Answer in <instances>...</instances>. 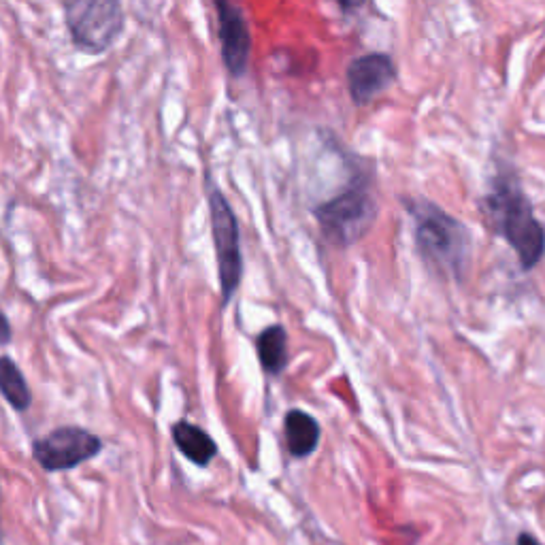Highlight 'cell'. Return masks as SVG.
Masks as SVG:
<instances>
[{
    "mask_svg": "<svg viewBox=\"0 0 545 545\" xmlns=\"http://www.w3.org/2000/svg\"><path fill=\"white\" fill-rule=\"evenodd\" d=\"M103 439L79 426H60L32 443V456L47 473L71 471L103 452Z\"/></svg>",
    "mask_w": 545,
    "mask_h": 545,
    "instance_id": "obj_6",
    "label": "cell"
},
{
    "mask_svg": "<svg viewBox=\"0 0 545 545\" xmlns=\"http://www.w3.org/2000/svg\"><path fill=\"white\" fill-rule=\"evenodd\" d=\"M207 207L213 252H216L218 282L222 294V307L235 299L243 279V247H241V228L233 205L228 203L226 194L213 184L207 175Z\"/></svg>",
    "mask_w": 545,
    "mask_h": 545,
    "instance_id": "obj_4",
    "label": "cell"
},
{
    "mask_svg": "<svg viewBox=\"0 0 545 545\" xmlns=\"http://www.w3.org/2000/svg\"><path fill=\"white\" fill-rule=\"evenodd\" d=\"M256 352L264 373L282 375L288 367V333L282 324H271L256 337Z\"/></svg>",
    "mask_w": 545,
    "mask_h": 545,
    "instance_id": "obj_11",
    "label": "cell"
},
{
    "mask_svg": "<svg viewBox=\"0 0 545 545\" xmlns=\"http://www.w3.org/2000/svg\"><path fill=\"white\" fill-rule=\"evenodd\" d=\"M218 20L220 56L230 77H243L252 56V30L245 20V13L235 0H213Z\"/></svg>",
    "mask_w": 545,
    "mask_h": 545,
    "instance_id": "obj_7",
    "label": "cell"
},
{
    "mask_svg": "<svg viewBox=\"0 0 545 545\" xmlns=\"http://www.w3.org/2000/svg\"><path fill=\"white\" fill-rule=\"evenodd\" d=\"M64 22L75 49L103 56L124 32L122 0H64Z\"/></svg>",
    "mask_w": 545,
    "mask_h": 545,
    "instance_id": "obj_5",
    "label": "cell"
},
{
    "mask_svg": "<svg viewBox=\"0 0 545 545\" xmlns=\"http://www.w3.org/2000/svg\"><path fill=\"white\" fill-rule=\"evenodd\" d=\"M518 545H541V543H539L535 537H531V535H526V533H524V535L518 537Z\"/></svg>",
    "mask_w": 545,
    "mask_h": 545,
    "instance_id": "obj_14",
    "label": "cell"
},
{
    "mask_svg": "<svg viewBox=\"0 0 545 545\" xmlns=\"http://www.w3.org/2000/svg\"><path fill=\"white\" fill-rule=\"evenodd\" d=\"M286 448L294 458H307L318 450L322 428L307 411L290 409L284 418Z\"/></svg>",
    "mask_w": 545,
    "mask_h": 545,
    "instance_id": "obj_9",
    "label": "cell"
},
{
    "mask_svg": "<svg viewBox=\"0 0 545 545\" xmlns=\"http://www.w3.org/2000/svg\"><path fill=\"white\" fill-rule=\"evenodd\" d=\"M405 209L414 224L416 250L428 267L443 277H465L471 256L467 226L426 198H407Z\"/></svg>",
    "mask_w": 545,
    "mask_h": 545,
    "instance_id": "obj_1",
    "label": "cell"
},
{
    "mask_svg": "<svg viewBox=\"0 0 545 545\" xmlns=\"http://www.w3.org/2000/svg\"><path fill=\"white\" fill-rule=\"evenodd\" d=\"M335 3L341 7V11H345V13H354V11H358L362 5H365L367 0H335Z\"/></svg>",
    "mask_w": 545,
    "mask_h": 545,
    "instance_id": "obj_13",
    "label": "cell"
},
{
    "mask_svg": "<svg viewBox=\"0 0 545 545\" xmlns=\"http://www.w3.org/2000/svg\"><path fill=\"white\" fill-rule=\"evenodd\" d=\"M484 209L492 226L514 247L522 267L528 271L545 254V230L533 216V207L516 181L499 179L484 198Z\"/></svg>",
    "mask_w": 545,
    "mask_h": 545,
    "instance_id": "obj_3",
    "label": "cell"
},
{
    "mask_svg": "<svg viewBox=\"0 0 545 545\" xmlns=\"http://www.w3.org/2000/svg\"><path fill=\"white\" fill-rule=\"evenodd\" d=\"M11 339V326H9V318L3 316V343H9Z\"/></svg>",
    "mask_w": 545,
    "mask_h": 545,
    "instance_id": "obj_15",
    "label": "cell"
},
{
    "mask_svg": "<svg viewBox=\"0 0 545 545\" xmlns=\"http://www.w3.org/2000/svg\"><path fill=\"white\" fill-rule=\"evenodd\" d=\"M399 69L390 54L369 52L356 56L345 71V84L356 107L371 105L379 94L394 86Z\"/></svg>",
    "mask_w": 545,
    "mask_h": 545,
    "instance_id": "obj_8",
    "label": "cell"
},
{
    "mask_svg": "<svg viewBox=\"0 0 545 545\" xmlns=\"http://www.w3.org/2000/svg\"><path fill=\"white\" fill-rule=\"evenodd\" d=\"M0 388H3L5 401L15 411H26L32 405V392L26 384V377L11 356L0 358Z\"/></svg>",
    "mask_w": 545,
    "mask_h": 545,
    "instance_id": "obj_12",
    "label": "cell"
},
{
    "mask_svg": "<svg viewBox=\"0 0 545 545\" xmlns=\"http://www.w3.org/2000/svg\"><path fill=\"white\" fill-rule=\"evenodd\" d=\"M377 213L379 203L373 192V173L362 167H356L348 186L339 194L313 207V218L322 230V237L343 250L371 233Z\"/></svg>",
    "mask_w": 545,
    "mask_h": 545,
    "instance_id": "obj_2",
    "label": "cell"
},
{
    "mask_svg": "<svg viewBox=\"0 0 545 545\" xmlns=\"http://www.w3.org/2000/svg\"><path fill=\"white\" fill-rule=\"evenodd\" d=\"M177 450L198 467H207L218 456V445L213 437L188 420H179L171 428Z\"/></svg>",
    "mask_w": 545,
    "mask_h": 545,
    "instance_id": "obj_10",
    "label": "cell"
}]
</instances>
